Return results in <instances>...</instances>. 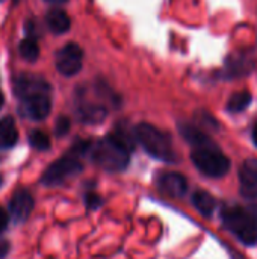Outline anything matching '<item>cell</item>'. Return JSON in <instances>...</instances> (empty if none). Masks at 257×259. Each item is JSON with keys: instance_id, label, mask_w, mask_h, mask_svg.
<instances>
[{"instance_id": "4316f807", "label": "cell", "mask_w": 257, "mask_h": 259, "mask_svg": "<svg viewBox=\"0 0 257 259\" xmlns=\"http://www.w3.org/2000/svg\"><path fill=\"white\" fill-rule=\"evenodd\" d=\"M47 2H52V3H64L67 0H47Z\"/></svg>"}, {"instance_id": "8992f818", "label": "cell", "mask_w": 257, "mask_h": 259, "mask_svg": "<svg viewBox=\"0 0 257 259\" xmlns=\"http://www.w3.org/2000/svg\"><path fill=\"white\" fill-rule=\"evenodd\" d=\"M82 170L83 165L79 161V158L71 153H67L47 167V170L42 173L41 184L45 187H59L65 184L68 179L82 173Z\"/></svg>"}, {"instance_id": "5bb4252c", "label": "cell", "mask_w": 257, "mask_h": 259, "mask_svg": "<svg viewBox=\"0 0 257 259\" xmlns=\"http://www.w3.org/2000/svg\"><path fill=\"white\" fill-rule=\"evenodd\" d=\"M45 24L50 29L52 33L55 35H62L67 33L71 27V20L68 17V14L61 9V8H52L47 14H45Z\"/></svg>"}, {"instance_id": "9a60e30c", "label": "cell", "mask_w": 257, "mask_h": 259, "mask_svg": "<svg viewBox=\"0 0 257 259\" xmlns=\"http://www.w3.org/2000/svg\"><path fill=\"white\" fill-rule=\"evenodd\" d=\"M18 143V129L14 117L6 115L0 120V150H9Z\"/></svg>"}, {"instance_id": "d6986e66", "label": "cell", "mask_w": 257, "mask_h": 259, "mask_svg": "<svg viewBox=\"0 0 257 259\" xmlns=\"http://www.w3.org/2000/svg\"><path fill=\"white\" fill-rule=\"evenodd\" d=\"M29 144L38 152H45L50 149V138L45 132L35 129L29 134Z\"/></svg>"}, {"instance_id": "3957f363", "label": "cell", "mask_w": 257, "mask_h": 259, "mask_svg": "<svg viewBox=\"0 0 257 259\" xmlns=\"http://www.w3.org/2000/svg\"><path fill=\"white\" fill-rule=\"evenodd\" d=\"M223 226L245 246L257 244V203H229L221 208Z\"/></svg>"}, {"instance_id": "7402d4cb", "label": "cell", "mask_w": 257, "mask_h": 259, "mask_svg": "<svg viewBox=\"0 0 257 259\" xmlns=\"http://www.w3.org/2000/svg\"><path fill=\"white\" fill-rule=\"evenodd\" d=\"M85 206L86 209L92 211V209H97L98 206H101V197L97 194V193H86L85 194Z\"/></svg>"}, {"instance_id": "484cf974", "label": "cell", "mask_w": 257, "mask_h": 259, "mask_svg": "<svg viewBox=\"0 0 257 259\" xmlns=\"http://www.w3.org/2000/svg\"><path fill=\"white\" fill-rule=\"evenodd\" d=\"M3 102H5V97H3V93L0 91V108H2V105H3Z\"/></svg>"}, {"instance_id": "7a4b0ae2", "label": "cell", "mask_w": 257, "mask_h": 259, "mask_svg": "<svg viewBox=\"0 0 257 259\" xmlns=\"http://www.w3.org/2000/svg\"><path fill=\"white\" fill-rule=\"evenodd\" d=\"M135 135L127 134L124 127H115L112 134L105 135L92 143L89 156L91 161L105 171L120 173L127 168L130 162V152L135 149Z\"/></svg>"}, {"instance_id": "5b68a950", "label": "cell", "mask_w": 257, "mask_h": 259, "mask_svg": "<svg viewBox=\"0 0 257 259\" xmlns=\"http://www.w3.org/2000/svg\"><path fill=\"white\" fill-rule=\"evenodd\" d=\"M191 159L195 168L208 178H223L230 170V159L215 143L194 147L191 152Z\"/></svg>"}, {"instance_id": "44dd1931", "label": "cell", "mask_w": 257, "mask_h": 259, "mask_svg": "<svg viewBox=\"0 0 257 259\" xmlns=\"http://www.w3.org/2000/svg\"><path fill=\"white\" fill-rule=\"evenodd\" d=\"M195 118H197V121H198L201 126H208L209 129L218 131V123H217V120H215L212 115H209L208 112H204V111H198V112L195 114Z\"/></svg>"}, {"instance_id": "603a6c76", "label": "cell", "mask_w": 257, "mask_h": 259, "mask_svg": "<svg viewBox=\"0 0 257 259\" xmlns=\"http://www.w3.org/2000/svg\"><path fill=\"white\" fill-rule=\"evenodd\" d=\"M8 225H9V214L3 208H0V234L6 231Z\"/></svg>"}, {"instance_id": "8fae6325", "label": "cell", "mask_w": 257, "mask_h": 259, "mask_svg": "<svg viewBox=\"0 0 257 259\" xmlns=\"http://www.w3.org/2000/svg\"><path fill=\"white\" fill-rule=\"evenodd\" d=\"M158 188L161 193H164L170 197L180 199L188 191V181L180 173L165 171V173H161L158 178Z\"/></svg>"}, {"instance_id": "2e32d148", "label": "cell", "mask_w": 257, "mask_h": 259, "mask_svg": "<svg viewBox=\"0 0 257 259\" xmlns=\"http://www.w3.org/2000/svg\"><path fill=\"white\" fill-rule=\"evenodd\" d=\"M192 205L195 206V209L204 215V217H211L215 211V206H217V202L214 199L212 194H209L208 191H203V190H198L192 194Z\"/></svg>"}, {"instance_id": "30bf717a", "label": "cell", "mask_w": 257, "mask_h": 259, "mask_svg": "<svg viewBox=\"0 0 257 259\" xmlns=\"http://www.w3.org/2000/svg\"><path fill=\"white\" fill-rule=\"evenodd\" d=\"M239 188L241 196L247 200L257 199V159H247L239 168Z\"/></svg>"}, {"instance_id": "277c9868", "label": "cell", "mask_w": 257, "mask_h": 259, "mask_svg": "<svg viewBox=\"0 0 257 259\" xmlns=\"http://www.w3.org/2000/svg\"><path fill=\"white\" fill-rule=\"evenodd\" d=\"M133 135L136 143L151 158L167 164H176L179 161V156L173 147L171 137L156 126L150 123H138L133 127Z\"/></svg>"}, {"instance_id": "ac0fdd59", "label": "cell", "mask_w": 257, "mask_h": 259, "mask_svg": "<svg viewBox=\"0 0 257 259\" xmlns=\"http://www.w3.org/2000/svg\"><path fill=\"white\" fill-rule=\"evenodd\" d=\"M253 100V96L250 91H239V93H235L232 94V97L229 99L227 105H226V109L230 112V114H238V112H242L247 109V106L251 103Z\"/></svg>"}, {"instance_id": "ba28073f", "label": "cell", "mask_w": 257, "mask_h": 259, "mask_svg": "<svg viewBox=\"0 0 257 259\" xmlns=\"http://www.w3.org/2000/svg\"><path fill=\"white\" fill-rule=\"evenodd\" d=\"M33 205H35L33 197L27 190H24V188L17 190L12 194L9 205H8L9 220H12L15 225L24 223L30 217L32 211H33Z\"/></svg>"}, {"instance_id": "83f0119b", "label": "cell", "mask_w": 257, "mask_h": 259, "mask_svg": "<svg viewBox=\"0 0 257 259\" xmlns=\"http://www.w3.org/2000/svg\"><path fill=\"white\" fill-rule=\"evenodd\" d=\"M14 2H18V0H14Z\"/></svg>"}, {"instance_id": "9c48e42d", "label": "cell", "mask_w": 257, "mask_h": 259, "mask_svg": "<svg viewBox=\"0 0 257 259\" xmlns=\"http://www.w3.org/2000/svg\"><path fill=\"white\" fill-rule=\"evenodd\" d=\"M254 67V61L250 55L247 53H236L232 55L226 59L224 68L218 71L220 79H236V77H244L251 73Z\"/></svg>"}, {"instance_id": "4fadbf2b", "label": "cell", "mask_w": 257, "mask_h": 259, "mask_svg": "<svg viewBox=\"0 0 257 259\" xmlns=\"http://www.w3.org/2000/svg\"><path fill=\"white\" fill-rule=\"evenodd\" d=\"M179 132L192 146V149L215 143L200 126H195V124H191V123H179Z\"/></svg>"}, {"instance_id": "7c38bea8", "label": "cell", "mask_w": 257, "mask_h": 259, "mask_svg": "<svg viewBox=\"0 0 257 259\" xmlns=\"http://www.w3.org/2000/svg\"><path fill=\"white\" fill-rule=\"evenodd\" d=\"M77 106H76V115L82 123L95 124L101 123L108 115V108L103 103L89 102L86 99H82L77 96Z\"/></svg>"}, {"instance_id": "cb8c5ba5", "label": "cell", "mask_w": 257, "mask_h": 259, "mask_svg": "<svg viewBox=\"0 0 257 259\" xmlns=\"http://www.w3.org/2000/svg\"><path fill=\"white\" fill-rule=\"evenodd\" d=\"M9 249H11L9 241H6V240L0 238V259L6 258V255L9 253Z\"/></svg>"}, {"instance_id": "52a82bcc", "label": "cell", "mask_w": 257, "mask_h": 259, "mask_svg": "<svg viewBox=\"0 0 257 259\" xmlns=\"http://www.w3.org/2000/svg\"><path fill=\"white\" fill-rule=\"evenodd\" d=\"M56 70L65 77L77 74L83 67V50L77 42H67L56 53Z\"/></svg>"}, {"instance_id": "ffe728a7", "label": "cell", "mask_w": 257, "mask_h": 259, "mask_svg": "<svg viewBox=\"0 0 257 259\" xmlns=\"http://www.w3.org/2000/svg\"><path fill=\"white\" fill-rule=\"evenodd\" d=\"M71 129V121L67 115H59L55 123V134L56 137H64L70 132Z\"/></svg>"}, {"instance_id": "d4e9b609", "label": "cell", "mask_w": 257, "mask_h": 259, "mask_svg": "<svg viewBox=\"0 0 257 259\" xmlns=\"http://www.w3.org/2000/svg\"><path fill=\"white\" fill-rule=\"evenodd\" d=\"M253 141H254V144H256L257 147V123L254 124V127H253Z\"/></svg>"}, {"instance_id": "6da1fadb", "label": "cell", "mask_w": 257, "mask_h": 259, "mask_svg": "<svg viewBox=\"0 0 257 259\" xmlns=\"http://www.w3.org/2000/svg\"><path fill=\"white\" fill-rule=\"evenodd\" d=\"M12 93L18 99V114L41 121L52 111V85L38 74L18 73L12 77Z\"/></svg>"}, {"instance_id": "e0dca14e", "label": "cell", "mask_w": 257, "mask_h": 259, "mask_svg": "<svg viewBox=\"0 0 257 259\" xmlns=\"http://www.w3.org/2000/svg\"><path fill=\"white\" fill-rule=\"evenodd\" d=\"M20 56L27 62H35L39 56V44L35 36H24L18 44Z\"/></svg>"}]
</instances>
